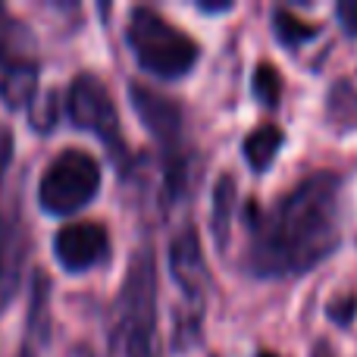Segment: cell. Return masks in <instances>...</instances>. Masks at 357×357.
I'll list each match as a JSON object with an SVG mask.
<instances>
[{
	"label": "cell",
	"mask_w": 357,
	"mask_h": 357,
	"mask_svg": "<svg viewBox=\"0 0 357 357\" xmlns=\"http://www.w3.org/2000/svg\"><path fill=\"white\" fill-rule=\"evenodd\" d=\"M342 176L320 169L291 185L273 207L248 204L241 270L257 279H298L326 264L342 245Z\"/></svg>",
	"instance_id": "cell-1"
},
{
	"label": "cell",
	"mask_w": 357,
	"mask_h": 357,
	"mask_svg": "<svg viewBox=\"0 0 357 357\" xmlns=\"http://www.w3.org/2000/svg\"><path fill=\"white\" fill-rule=\"evenodd\" d=\"M113 351L123 357H160L157 351V260L151 245L135 248L113 307Z\"/></svg>",
	"instance_id": "cell-2"
},
{
	"label": "cell",
	"mask_w": 357,
	"mask_h": 357,
	"mask_svg": "<svg viewBox=\"0 0 357 357\" xmlns=\"http://www.w3.org/2000/svg\"><path fill=\"white\" fill-rule=\"evenodd\" d=\"M126 44L138 66L157 79H182L201 60V44L154 6H132L129 10Z\"/></svg>",
	"instance_id": "cell-3"
},
{
	"label": "cell",
	"mask_w": 357,
	"mask_h": 357,
	"mask_svg": "<svg viewBox=\"0 0 357 357\" xmlns=\"http://www.w3.org/2000/svg\"><path fill=\"white\" fill-rule=\"evenodd\" d=\"M100 191V163L85 148H63L44 167L38 182V207L50 216H69L88 207Z\"/></svg>",
	"instance_id": "cell-4"
},
{
	"label": "cell",
	"mask_w": 357,
	"mask_h": 357,
	"mask_svg": "<svg viewBox=\"0 0 357 357\" xmlns=\"http://www.w3.org/2000/svg\"><path fill=\"white\" fill-rule=\"evenodd\" d=\"M66 116L75 129L91 132L94 138H100L110 157L116 160V167H129L132 154L123 135V123H119L116 104H113L110 88L104 85L98 73L82 69L66 88Z\"/></svg>",
	"instance_id": "cell-5"
},
{
	"label": "cell",
	"mask_w": 357,
	"mask_h": 357,
	"mask_svg": "<svg viewBox=\"0 0 357 357\" xmlns=\"http://www.w3.org/2000/svg\"><path fill=\"white\" fill-rule=\"evenodd\" d=\"M129 100L132 110L138 113L148 132L157 138V144L163 148V178H167V195L178 197L188 185V157L182 151V107L173 98L154 91V88L132 82L129 85Z\"/></svg>",
	"instance_id": "cell-6"
},
{
	"label": "cell",
	"mask_w": 357,
	"mask_h": 357,
	"mask_svg": "<svg viewBox=\"0 0 357 357\" xmlns=\"http://www.w3.org/2000/svg\"><path fill=\"white\" fill-rule=\"evenodd\" d=\"M41 60L31 29L0 3V100L10 110L31 107L38 94Z\"/></svg>",
	"instance_id": "cell-7"
},
{
	"label": "cell",
	"mask_w": 357,
	"mask_h": 357,
	"mask_svg": "<svg viewBox=\"0 0 357 357\" xmlns=\"http://www.w3.org/2000/svg\"><path fill=\"white\" fill-rule=\"evenodd\" d=\"M54 257L69 276L88 273L110 257V232L98 220L66 222L54 235Z\"/></svg>",
	"instance_id": "cell-8"
},
{
	"label": "cell",
	"mask_w": 357,
	"mask_h": 357,
	"mask_svg": "<svg viewBox=\"0 0 357 357\" xmlns=\"http://www.w3.org/2000/svg\"><path fill=\"white\" fill-rule=\"evenodd\" d=\"M25 251H29V232L22 216V191L10 197V207L0 213V310L10 307L22 279Z\"/></svg>",
	"instance_id": "cell-9"
},
{
	"label": "cell",
	"mask_w": 357,
	"mask_h": 357,
	"mask_svg": "<svg viewBox=\"0 0 357 357\" xmlns=\"http://www.w3.org/2000/svg\"><path fill=\"white\" fill-rule=\"evenodd\" d=\"M169 273L191 304L201 301L207 289V264H204L201 235L195 226H182L169 241Z\"/></svg>",
	"instance_id": "cell-10"
},
{
	"label": "cell",
	"mask_w": 357,
	"mask_h": 357,
	"mask_svg": "<svg viewBox=\"0 0 357 357\" xmlns=\"http://www.w3.org/2000/svg\"><path fill=\"white\" fill-rule=\"evenodd\" d=\"M238 201V185L232 173H220L213 182V195H210V229H213V245L220 251L229 248V235H232V210Z\"/></svg>",
	"instance_id": "cell-11"
},
{
	"label": "cell",
	"mask_w": 357,
	"mask_h": 357,
	"mask_svg": "<svg viewBox=\"0 0 357 357\" xmlns=\"http://www.w3.org/2000/svg\"><path fill=\"white\" fill-rule=\"evenodd\" d=\"M282 144H285V132L273 123H264V126H257L254 132L245 135V142H241V154H245L248 167H251L254 173H266V169L276 163Z\"/></svg>",
	"instance_id": "cell-12"
},
{
	"label": "cell",
	"mask_w": 357,
	"mask_h": 357,
	"mask_svg": "<svg viewBox=\"0 0 357 357\" xmlns=\"http://www.w3.org/2000/svg\"><path fill=\"white\" fill-rule=\"evenodd\" d=\"M270 25H273V35H276V41L282 44V47H289V50L304 47V44L314 41V38L320 35V29H323V25L307 22V19L295 16L289 6H273Z\"/></svg>",
	"instance_id": "cell-13"
},
{
	"label": "cell",
	"mask_w": 357,
	"mask_h": 357,
	"mask_svg": "<svg viewBox=\"0 0 357 357\" xmlns=\"http://www.w3.org/2000/svg\"><path fill=\"white\" fill-rule=\"evenodd\" d=\"M326 116L335 129H357V88L351 82H335L326 94Z\"/></svg>",
	"instance_id": "cell-14"
},
{
	"label": "cell",
	"mask_w": 357,
	"mask_h": 357,
	"mask_svg": "<svg viewBox=\"0 0 357 357\" xmlns=\"http://www.w3.org/2000/svg\"><path fill=\"white\" fill-rule=\"evenodd\" d=\"M251 94L264 107H279V98H282V75H279V69L273 66L270 60H260L257 66H254Z\"/></svg>",
	"instance_id": "cell-15"
},
{
	"label": "cell",
	"mask_w": 357,
	"mask_h": 357,
	"mask_svg": "<svg viewBox=\"0 0 357 357\" xmlns=\"http://www.w3.org/2000/svg\"><path fill=\"white\" fill-rule=\"evenodd\" d=\"M326 314H329V320H335L339 326H351V320H354V314H357V298L354 295L339 298V301H333L326 307Z\"/></svg>",
	"instance_id": "cell-16"
},
{
	"label": "cell",
	"mask_w": 357,
	"mask_h": 357,
	"mask_svg": "<svg viewBox=\"0 0 357 357\" xmlns=\"http://www.w3.org/2000/svg\"><path fill=\"white\" fill-rule=\"evenodd\" d=\"M335 19H339L342 31H345L348 38H357V0H342V3L335 6Z\"/></svg>",
	"instance_id": "cell-17"
},
{
	"label": "cell",
	"mask_w": 357,
	"mask_h": 357,
	"mask_svg": "<svg viewBox=\"0 0 357 357\" xmlns=\"http://www.w3.org/2000/svg\"><path fill=\"white\" fill-rule=\"evenodd\" d=\"M29 119H31V126H35L38 132H50V129H54V94H47V98L41 100V107L29 113Z\"/></svg>",
	"instance_id": "cell-18"
},
{
	"label": "cell",
	"mask_w": 357,
	"mask_h": 357,
	"mask_svg": "<svg viewBox=\"0 0 357 357\" xmlns=\"http://www.w3.org/2000/svg\"><path fill=\"white\" fill-rule=\"evenodd\" d=\"M10 160H13V132L3 129L0 132V185H3V176H6Z\"/></svg>",
	"instance_id": "cell-19"
},
{
	"label": "cell",
	"mask_w": 357,
	"mask_h": 357,
	"mask_svg": "<svg viewBox=\"0 0 357 357\" xmlns=\"http://www.w3.org/2000/svg\"><path fill=\"white\" fill-rule=\"evenodd\" d=\"M195 6H197L201 13H207V16H220V13H232V10H235L232 0H222V3H207V0H197Z\"/></svg>",
	"instance_id": "cell-20"
},
{
	"label": "cell",
	"mask_w": 357,
	"mask_h": 357,
	"mask_svg": "<svg viewBox=\"0 0 357 357\" xmlns=\"http://www.w3.org/2000/svg\"><path fill=\"white\" fill-rule=\"evenodd\" d=\"M310 357H339V354H335V348L329 345L326 339H320V342L314 345V354H310Z\"/></svg>",
	"instance_id": "cell-21"
},
{
	"label": "cell",
	"mask_w": 357,
	"mask_h": 357,
	"mask_svg": "<svg viewBox=\"0 0 357 357\" xmlns=\"http://www.w3.org/2000/svg\"><path fill=\"white\" fill-rule=\"evenodd\" d=\"M16 357H38L35 351H31V345H22V348H19V354Z\"/></svg>",
	"instance_id": "cell-22"
},
{
	"label": "cell",
	"mask_w": 357,
	"mask_h": 357,
	"mask_svg": "<svg viewBox=\"0 0 357 357\" xmlns=\"http://www.w3.org/2000/svg\"><path fill=\"white\" fill-rule=\"evenodd\" d=\"M254 357H279V354H276V351H257Z\"/></svg>",
	"instance_id": "cell-23"
},
{
	"label": "cell",
	"mask_w": 357,
	"mask_h": 357,
	"mask_svg": "<svg viewBox=\"0 0 357 357\" xmlns=\"http://www.w3.org/2000/svg\"><path fill=\"white\" fill-rule=\"evenodd\" d=\"M82 357H94V354L91 351H82Z\"/></svg>",
	"instance_id": "cell-24"
}]
</instances>
